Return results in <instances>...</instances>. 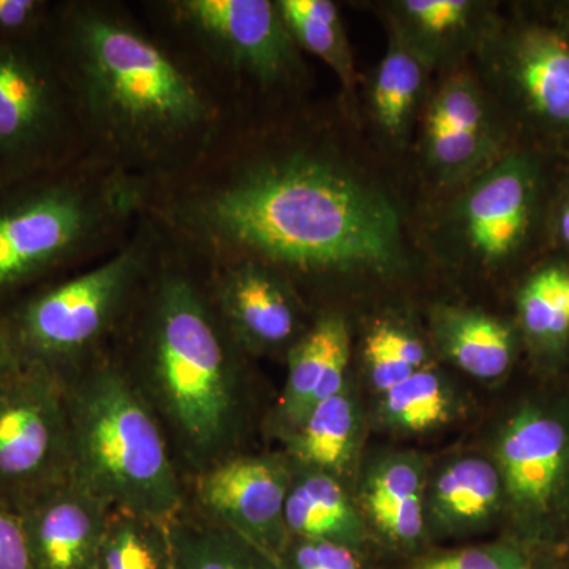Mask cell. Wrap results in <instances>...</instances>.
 <instances>
[{"mask_svg": "<svg viewBox=\"0 0 569 569\" xmlns=\"http://www.w3.org/2000/svg\"><path fill=\"white\" fill-rule=\"evenodd\" d=\"M498 462L512 505L535 523L546 522L567 493L569 422L548 408H523L501 437Z\"/></svg>", "mask_w": 569, "mask_h": 569, "instance_id": "12", "label": "cell"}, {"mask_svg": "<svg viewBox=\"0 0 569 569\" xmlns=\"http://www.w3.org/2000/svg\"><path fill=\"white\" fill-rule=\"evenodd\" d=\"M372 335L383 343L397 358L402 359L408 366L419 370L426 359V350L419 340L406 335L392 326L381 325L373 329Z\"/></svg>", "mask_w": 569, "mask_h": 569, "instance_id": "34", "label": "cell"}, {"mask_svg": "<svg viewBox=\"0 0 569 569\" xmlns=\"http://www.w3.org/2000/svg\"><path fill=\"white\" fill-rule=\"evenodd\" d=\"M413 569H557L533 550L520 545H493L447 553L422 561Z\"/></svg>", "mask_w": 569, "mask_h": 569, "instance_id": "29", "label": "cell"}, {"mask_svg": "<svg viewBox=\"0 0 569 569\" xmlns=\"http://www.w3.org/2000/svg\"><path fill=\"white\" fill-rule=\"evenodd\" d=\"M142 213L208 258H250L306 279L387 269L402 258L399 216L331 153L234 119L189 171L149 187Z\"/></svg>", "mask_w": 569, "mask_h": 569, "instance_id": "1", "label": "cell"}, {"mask_svg": "<svg viewBox=\"0 0 569 569\" xmlns=\"http://www.w3.org/2000/svg\"><path fill=\"white\" fill-rule=\"evenodd\" d=\"M0 569H33L21 519L0 507Z\"/></svg>", "mask_w": 569, "mask_h": 569, "instance_id": "33", "label": "cell"}, {"mask_svg": "<svg viewBox=\"0 0 569 569\" xmlns=\"http://www.w3.org/2000/svg\"><path fill=\"white\" fill-rule=\"evenodd\" d=\"M201 260L217 313L242 351L290 350L305 335L299 296L282 272L250 258Z\"/></svg>", "mask_w": 569, "mask_h": 569, "instance_id": "11", "label": "cell"}, {"mask_svg": "<svg viewBox=\"0 0 569 569\" xmlns=\"http://www.w3.org/2000/svg\"><path fill=\"white\" fill-rule=\"evenodd\" d=\"M287 356L288 376L280 399V417L293 432L313 407L342 392L350 361L346 318L337 313L318 318Z\"/></svg>", "mask_w": 569, "mask_h": 569, "instance_id": "16", "label": "cell"}, {"mask_svg": "<svg viewBox=\"0 0 569 569\" xmlns=\"http://www.w3.org/2000/svg\"><path fill=\"white\" fill-rule=\"evenodd\" d=\"M283 518L290 538L328 539L355 549L365 541V527L346 490L323 471L306 468L291 478Z\"/></svg>", "mask_w": 569, "mask_h": 569, "instance_id": "17", "label": "cell"}, {"mask_svg": "<svg viewBox=\"0 0 569 569\" xmlns=\"http://www.w3.org/2000/svg\"><path fill=\"white\" fill-rule=\"evenodd\" d=\"M96 569H176L170 522L112 511Z\"/></svg>", "mask_w": 569, "mask_h": 569, "instance_id": "24", "label": "cell"}, {"mask_svg": "<svg viewBox=\"0 0 569 569\" xmlns=\"http://www.w3.org/2000/svg\"><path fill=\"white\" fill-rule=\"evenodd\" d=\"M567 302H568V313H569V287H568Z\"/></svg>", "mask_w": 569, "mask_h": 569, "instance_id": "37", "label": "cell"}, {"mask_svg": "<svg viewBox=\"0 0 569 569\" xmlns=\"http://www.w3.org/2000/svg\"><path fill=\"white\" fill-rule=\"evenodd\" d=\"M291 39L299 50L317 56L329 67L343 88L355 82L353 54L342 18L331 0H276Z\"/></svg>", "mask_w": 569, "mask_h": 569, "instance_id": "20", "label": "cell"}, {"mask_svg": "<svg viewBox=\"0 0 569 569\" xmlns=\"http://www.w3.org/2000/svg\"><path fill=\"white\" fill-rule=\"evenodd\" d=\"M162 231L141 213L132 234L99 263L41 284L0 313L18 358L63 378L107 355L149 274Z\"/></svg>", "mask_w": 569, "mask_h": 569, "instance_id": "6", "label": "cell"}, {"mask_svg": "<svg viewBox=\"0 0 569 569\" xmlns=\"http://www.w3.org/2000/svg\"><path fill=\"white\" fill-rule=\"evenodd\" d=\"M224 92L241 114L247 100L291 97L305 62L271 0H144L138 7Z\"/></svg>", "mask_w": 569, "mask_h": 569, "instance_id": "7", "label": "cell"}, {"mask_svg": "<svg viewBox=\"0 0 569 569\" xmlns=\"http://www.w3.org/2000/svg\"><path fill=\"white\" fill-rule=\"evenodd\" d=\"M280 569H365L358 549L328 539L290 538Z\"/></svg>", "mask_w": 569, "mask_h": 569, "instance_id": "30", "label": "cell"}, {"mask_svg": "<svg viewBox=\"0 0 569 569\" xmlns=\"http://www.w3.org/2000/svg\"><path fill=\"white\" fill-rule=\"evenodd\" d=\"M138 11L121 0H56L48 39L89 156L146 190L189 171L241 112Z\"/></svg>", "mask_w": 569, "mask_h": 569, "instance_id": "2", "label": "cell"}, {"mask_svg": "<svg viewBox=\"0 0 569 569\" xmlns=\"http://www.w3.org/2000/svg\"><path fill=\"white\" fill-rule=\"evenodd\" d=\"M162 239L111 353L160 411L200 470L222 460L233 429L238 355L217 313L204 261L160 227Z\"/></svg>", "mask_w": 569, "mask_h": 569, "instance_id": "3", "label": "cell"}, {"mask_svg": "<svg viewBox=\"0 0 569 569\" xmlns=\"http://www.w3.org/2000/svg\"><path fill=\"white\" fill-rule=\"evenodd\" d=\"M437 335L449 358L470 376L490 380L503 376L511 366L515 337L496 318L467 310H441Z\"/></svg>", "mask_w": 569, "mask_h": 569, "instance_id": "18", "label": "cell"}, {"mask_svg": "<svg viewBox=\"0 0 569 569\" xmlns=\"http://www.w3.org/2000/svg\"><path fill=\"white\" fill-rule=\"evenodd\" d=\"M56 0H0V41L32 40L50 28Z\"/></svg>", "mask_w": 569, "mask_h": 569, "instance_id": "31", "label": "cell"}, {"mask_svg": "<svg viewBox=\"0 0 569 569\" xmlns=\"http://www.w3.org/2000/svg\"><path fill=\"white\" fill-rule=\"evenodd\" d=\"M70 479L67 380L20 362L0 378V507L20 515Z\"/></svg>", "mask_w": 569, "mask_h": 569, "instance_id": "9", "label": "cell"}, {"mask_svg": "<svg viewBox=\"0 0 569 569\" xmlns=\"http://www.w3.org/2000/svg\"><path fill=\"white\" fill-rule=\"evenodd\" d=\"M500 490L496 467L481 459L460 460L438 479L437 509L448 522H477L496 508Z\"/></svg>", "mask_w": 569, "mask_h": 569, "instance_id": "27", "label": "cell"}, {"mask_svg": "<svg viewBox=\"0 0 569 569\" xmlns=\"http://www.w3.org/2000/svg\"><path fill=\"white\" fill-rule=\"evenodd\" d=\"M142 197L140 183L91 156L0 182V313L116 252L140 220Z\"/></svg>", "mask_w": 569, "mask_h": 569, "instance_id": "4", "label": "cell"}, {"mask_svg": "<svg viewBox=\"0 0 569 569\" xmlns=\"http://www.w3.org/2000/svg\"><path fill=\"white\" fill-rule=\"evenodd\" d=\"M112 509L73 479L20 512L33 569H96Z\"/></svg>", "mask_w": 569, "mask_h": 569, "instance_id": "14", "label": "cell"}, {"mask_svg": "<svg viewBox=\"0 0 569 569\" xmlns=\"http://www.w3.org/2000/svg\"><path fill=\"white\" fill-rule=\"evenodd\" d=\"M71 479L112 511L171 522L182 486L148 397L111 351L67 378Z\"/></svg>", "mask_w": 569, "mask_h": 569, "instance_id": "5", "label": "cell"}, {"mask_svg": "<svg viewBox=\"0 0 569 569\" xmlns=\"http://www.w3.org/2000/svg\"><path fill=\"white\" fill-rule=\"evenodd\" d=\"M395 32L373 81L372 110L381 129L389 137L399 138L410 123L429 66L399 32Z\"/></svg>", "mask_w": 569, "mask_h": 569, "instance_id": "21", "label": "cell"}, {"mask_svg": "<svg viewBox=\"0 0 569 569\" xmlns=\"http://www.w3.org/2000/svg\"><path fill=\"white\" fill-rule=\"evenodd\" d=\"M538 168L511 153L486 168L470 187L459 217L468 242L485 260H507L526 241L538 198Z\"/></svg>", "mask_w": 569, "mask_h": 569, "instance_id": "13", "label": "cell"}, {"mask_svg": "<svg viewBox=\"0 0 569 569\" xmlns=\"http://www.w3.org/2000/svg\"><path fill=\"white\" fill-rule=\"evenodd\" d=\"M89 157L77 99L48 32L0 41V182Z\"/></svg>", "mask_w": 569, "mask_h": 569, "instance_id": "8", "label": "cell"}, {"mask_svg": "<svg viewBox=\"0 0 569 569\" xmlns=\"http://www.w3.org/2000/svg\"><path fill=\"white\" fill-rule=\"evenodd\" d=\"M366 356L373 385L385 395L417 372V369L392 355L373 335L367 337Z\"/></svg>", "mask_w": 569, "mask_h": 569, "instance_id": "32", "label": "cell"}, {"mask_svg": "<svg viewBox=\"0 0 569 569\" xmlns=\"http://www.w3.org/2000/svg\"><path fill=\"white\" fill-rule=\"evenodd\" d=\"M512 91L529 114L549 129L569 130V37L552 26L512 33L505 52Z\"/></svg>", "mask_w": 569, "mask_h": 569, "instance_id": "15", "label": "cell"}, {"mask_svg": "<svg viewBox=\"0 0 569 569\" xmlns=\"http://www.w3.org/2000/svg\"><path fill=\"white\" fill-rule=\"evenodd\" d=\"M20 362L13 343H11L9 332H7L6 325H3L2 318H0V378L17 369Z\"/></svg>", "mask_w": 569, "mask_h": 569, "instance_id": "35", "label": "cell"}, {"mask_svg": "<svg viewBox=\"0 0 569 569\" xmlns=\"http://www.w3.org/2000/svg\"><path fill=\"white\" fill-rule=\"evenodd\" d=\"M367 505L378 529L389 539L410 545L421 537V477L410 463H392L370 482Z\"/></svg>", "mask_w": 569, "mask_h": 569, "instance_id": "26", "label": "cell"}, {"mask_svg": "<svg viewBox=\"0 0 569 569\" xmlns=\"http://www.w3.org/2000/svg\"><path fill=\"white\" fill-rule=\"evenodd\" d=\"M559 233L561 241L569 247V197L565 200L563 206H561L559 216Z\"/></svg>", "mask_w": 569, "mask_h": 569, "instance_id": "36", "label": "cell"}, {"mask_svg": "<svg viewBox=\"0 0 569 569\" xmlns=\"http://www.w3.org/2000/svg\"><path fill=\"white\" fill-rule=\"evenodd\" d=\"M568 287L567 269L550 264L535 272L520 290V323L541 353L559 356L568 346Z\"/></svg>", "mask_w": 569, "mask_h": 569, "instance_id": "25", "label": "cell"}, {"mask_svg": "<svg viewBox=\"0 0 569 569\" xmlns=\"http://www.w3.org/2000/svg\"><path fill=\"white\" fill-rule=\"evenodd\" d=\"M400 33L427 66L462 43L478 21V3L467 0H407L397 3Z\"/></svg>", "mask_w": 569, "mask_h": 569, "instance_id": "23", "label": "cell"}, {"mask_svg": "<svg viewBox=\"0 0 569 569\" xmlns=\"http://www.w3.org/2000/svg\"><path fill=\"white\" fill-rule=\"evenodd\" d=\"M291 478L280 458H223L201 470L198 503L204 519L234 531L279 563L290 541L283 512Z\"/></svg>", "mask_w": 569, "mask_h": 569, "instance_id": "10", "label": "cell"}, {"mask_svg": "<svg viewBox=\"0 0 569 569\" xmlns=\"http://www.w3.org/2000/svg\"><path fill=\"white\" fill-rule=\"evenodd\" d=\"M355 413L343 392L318 403L291 432V452L307 470L340 471L351 456Z\"/></svg>", "mask_w": 569, "mask_h": 569, "instance_id": "22", "label": "cell"}, {"mask_svg": "<svg viewBox=\"0 0 569 569\" xmlns=\"http://www.w3.org/2000/svg\"><path fill=\"white\" fill-rule=\"evenodd\" d=\"M176 569H280L274 559L234 531L204 518L170 522Z\"/></svg>", "mask_w": 569, "mask_h": 569, "instance_id": "19", "label": "cell"}, {"mask_svg": "<svg viewBox=\"0 0 569 569\" xmlns=\"http://www.w3.org/2000/svg\"><path fill=\"white\" fill-rule=\"evenodd\" d=\"M385 406L397 425L410 430H426L447 419L449 400L436 373L417 370L387 392Z\"/></svg>", "mask_w": 569, "mask_h": 569, "instance_id": "28", "label": "cell"}]
</instances>
